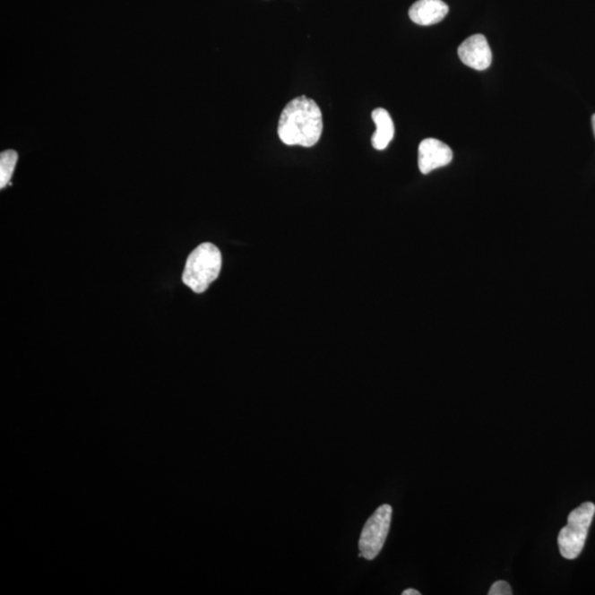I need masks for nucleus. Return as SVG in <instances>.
Instances as JSON below:
<instances>
[{
	"mask_svg": "<svg viewBox=\"0 0 595 595\" xmlns=\"http://www.w3.org/2000/svg\"><path fill=\"white\" fill-rule=\"evenodd\" d=\"M592 126H593V132H594V135H595V114L593 115V117H592Z\"/></svg>",
	"mask_w": 595,
	"mask_h": 595,
	"instance_id": "12",
	"label": "nucleus"
},
{
	"mask_svg": "<svg viewBox=\"0 0 595 595\" xmlns=\"http://www.w3.org/2000/svg\"><path fill=\"white\" fill-rule=\"evenodd\" d=\"M421 593L419 591H417V590L414 589H407L405 590L404 592H402V595H420Z\"/></svg>",
	"mask_w": 595,
	"mask_h": 595,
	"instance_id": "11",
	"label": "nucleus"
},
{
	"mask_svg": "<svg viewBox=\"0 0 595 595\" xmlns=\"http://www.w3.org/2000/svg\"><path fill=\"white\" fill-rule=\"evenodd\" d=\"M453 153L448 145L435 138H427L422 141L418 151L419 170L424 175L431 171L448 166L453 161Z\"/></svg>",
	"mask_w": 595,
	"mask_h": 595,
	"instance_id": "5",
	"label": "nucleus"
},
{
	"mask_svg": "<svg viewBox=\"0 0 595 595\" xmlns=\"http://www.w3.org/2000/svg\"><path fill=\"white\" fill-rule=\"evenodd\" d=\"M392 515V506L384 504L368 518L358 542L363 558L373 560L381 553L390 531Z\"/></svg>",
	"mask_w": 595,
	"mask_h": 595,
	"instance_id": "4",
	"label": "nucleus"
},
{
	"mask_svg": "<svg viewBox=\"0 0 595 595\" xmlns=\"http://www.w3.org/2000/svg\"><path fill=\"white\" fill-rule=\"evenodd\" d=\"M17 161L16 151H6L0 155V188L4 189L11 182Z\"/></svg>",
	"mask_w": 595,
	"mask_h": 595,
	"instance_id": "9",
	"label": "nucleus"
},
{
	"mask_svg": "<svg viewBox=\"0 0 595 595\" xmlns=\"http://www.w3.org/2000/svg\"><path fill=\"white\" fill-rule=\"evenodd\" d=\"M458 54L465 65L478 71L487 70L493 60L491 47L482 35H474L461 43Z\"/></svg>",
	"mask_w": 595,
	"mask_h": 595,
	"instance_id": "6",
	"label": "nucleus"
},
{
	"mask_svg": "<svg viewBox=\"0 0 595 595\" xmlns=\"http://www.w3.org/2000/svg\"><path fill=\"white\" fill-rule=\"evenodd\" d=\"M323 132V113L319 105L306 96L288 103L278 123V136L288 146L312 147Z\"/></svg>",
	"mask_w": 595,
	"mask_h": 595,
	"instance_id": "1",
	"label": "nucleus"
},
{
	"mask_svg": "<svg viewBox=\"0 0 595 595\" xmlns=\"http://www.w3.org/2000/svg\"><path fill=\"white\" fill-rule=\"evenodd\" d=\"M373 122L376 125V131L372 137V145L376 151L386 149L395 135V126L390 113L384 108H376L372 113Z\"/></svg>",
	"mask_w": 595,
	"mask_h": 595,
	"instance_id": "8",
	"label": "nucleus"
},
{
	"mask_svg": "<svg viewBox=\"0 0 595 595\" xmlns=\"http://www.w3.org/2000/svg\"><path fill=\"white\" fill-rule=\"evenodd\" d=\"M594 514L595 505L591 502L583 503L570 513L568 524L558 536L559 550L564 558L573 560L582 553Z\"/></svg>",
	"mask_w": 595,
	"mask_h": 595,
	"instance_id": "3",
	"label": "nucleus"
},
{
	"mask_svg": "<svg viewBox=\"0 0 595 595\" xmlns=\"http://www.w3.org/2000/svg\"><path fill=\"white\" fill-rule=\"evenodd\" d=\"M448 13L443 0H418L410 7V17L417 25L431 26L443 22Z\"/></svg>",
	"mask_w": 595,
	"mask_h": 595,
	"instance_id": "7",
	"label": "nucleus"
},
{
	"mask_svg": "<svg viewBox=\"0 0 595 595\" xmlns=\"http://www.w3.org/2000/svg\"><path fill=\"white\" fill-rule=\"evenodd\" d=\"M511 585L506 582H496L489 589L488 595H512Z\"/></svg>",
	"mask_w": 595,
	"mask_h": 595,
	"instance_id": "10",
	"label": "nucleus"
},
{
	"mask_svg": "<svg viewBox=\"0 0 595 595\" xmlns=\"http://www.w3.org/2000/svg\"><path fill=\"white\" fill-rule=\"evenodd\" d=\"M222 268V255L220 249L211 243L201 244L186 259L182 281L196 294L209 289L218 280Z\"/></svg>",
	"mask_w": 595,
	"mask_h": 595,
	"instance_id": "2",
	"label": "nucleus"
}]
</instances>
